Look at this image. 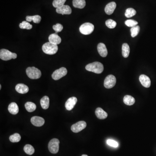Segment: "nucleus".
I'll use <instances>...</instances> for the list:
<instances>
[{"instance_id": "obj_1", "label": "nucleus", "mask_w": 156, "mask_h": 156, "mask_svg": "<svg viewBox=\"0 0 156 156\" xmlns=\"http://www.w3.org/2000/svg\"><path fill=\"white\" fill-rule=\"evenodd\" d=\"M86 69L88 71L92 72L97 74H100L103 71L104 66L101 62H95L86 65Z\"/></svg>"}, {"instance_id": "obj_2", "label": "nucleus", "mask_w": 156, "mask_h": 156, "mask_svg": "<svg viewBox=\"0 0 156 156\" xmlns=\"http://www.w3.org/2000/svg\"><path fill=\"white\" fill-rule=\"evenodd\" d=\"M42 50L44 53L48 55H54L57 53L58 50V46L50 42H47L43 45Z\"/></svg>"}, {"instance_id": "obj_3", "label": "nucleus", "mask_w": 156, "mask_h": 156, "mask_svg": "<svg viewBox=\"0 0 156 156\" xmlns=\"http://www.w3.org/2000/svg\"><path fill=\"white\" fill-rule=\"evenodd\" d=\"M26 72L28 77L32 80L39 79L41 76V71L35 67H28Z\"/></svg>"}, {"instance_id": "obj_4", "label": "nucleus", "mask_w": 156, "mask_h": 156, "mask_svg": "<svg viewBox=\"0 0 156 156\" xmlns=\"http://www.w3.org/2000/svg\"><path fill=\"white\" fill-rule=\"evenodd\" d=\"M17 57V54L12 53L7 50L3 49L0 50V58L3 60L7 61L11 59H15Z\"/></svg>"}, {"instance_id": "obj_5", "label": "nucleus", "mask_w": 156, "mask_h": 156, "mask_svg": "<svg viewBox=\"0 0 156 156\" xmlns=\"http://www.w3.org/2000/svg\"><path fill=\"white\" fill-rule=\"evenodd\" d=\"M94 29V26L90 23H83L80 27L81 33L84 35H89L93 32Z\"/></svg>"}, {"instance_id": "obj_6", "label": "nucleus", "mask_w": 156, "mask_h": 156, "mask_svg": "<svg viewBox=\"0 0 156 156\" xmlns=\"http://www.w3.org/2000/svg\"><path fill=\"white\" fill-rule=\"evenodd\" d=\"M60 141L58 139L54 138L50 140L48 144V149L51 153L56 154L59 151Z\"/></svg>"}, {"instance_id": "obj_7", "label": "nucleus", "mask_w": 156, "mask_h": 156, "mask_svg": "<svg viewBox=\"0 0 156 156\" xmlns=\"http://www.w3.org/2000/svg\"><path fill=\"white\" fill-rule=\"evenodd\" d=\"M67 69L65 67H61L55 71L52 75V77L55 80H58L67 74Z\"/></svg>"}, {"instance_id": "obj_8", "label": "nucleus", "mask_w": 156, "mask_h": 156, "mask_svg": "<svg viewBox=\"0 0 156 156\" xmlns=\"http://www.w3.org/2000/svg\"><path fill=\"white\" fill-rule=\"evenodd\" d=\"M116 82L115 77L113 75H108L105 78L104 85L106 88H111L115 86Z\"/></svg>"}, {"instance_id": "obj_9", "label": "nucleus", "mask_w": 156, "mask_h": 156, "mask_svg": "<svg viewBox=\"0 0 156 156\" xmlns=\"http://www.w3.org/2000/svg\"><path fill=\"white\" fill-rule=\"evenodd\" d=\"M86 123L84 121H80L72 126L71 129L74 133H78L86 127Z\"/></svg>"}, {"instance_id": "obj_10", "label": "nucleus", "mask_w": 156, "mask_h": 156, "mask_svg": "<svg viewBox=\"0 0 156 156\" xmlns=\"http://www.w3.org/2000/svg\"><path fill=\"white\" fill-rule=\"evenodd\" d=\"M77 102V99L75 97L70 98L66 101L65 103V107L68 111L72 110Z\"/></svg>"}, {"instance_id": "obj_11", "label": "nucleus", "mask_w": 156, "mask_h": 156, "mask_svg": "<svg viewBox=\"0 0 156 156\" xmlns=\"http://www.w3.org/2000/svg\"><path fill=\"white\" fill-rule=\"evenodd\" d=\"M31 122L33 125L37 127H41L44 124L45 120L42 117L34 116L31 119Z\"/></svg>"}, {"instance_id": "obj_12", "label": "nucleus", "mask_w": 156, "mask_h": 156, "mask_svg": "<svg viewBox=\"0 0 156 156\" xmlns=\"http://www.w3.org/2000/svg\"><path fill=\"white\" fill-rule=\"evenodd\" d=\"M56 12L59 14H70L72 13V9L69 6L64 5L59 8H56Z\"/></svg>"}, {"instance_id": "obj_13", "label": "nucleus", "mask_w": 156, "mask_h": 156, "mask_svg": "<svg viewBox=\"0 0 156 156\" xmlns=\"http://www.w3.org/2000/svg\"><path fill=\"white\" fill-rule=\"evenodd\" d=\"M139 80L143 86L149 88L151 86V81L149 77L145 75H141L139 77Z\"/></svg>"}, {"instance_id": "obj_14", "label": "nucleus", "mask_w": 156, "mask_h": 156, "mask_svg": "<svg viewBox=\"0 0 156 156\" xmlns=\"http://www.w3.org/2000/svg\"><path fill=\"white\" fill-rule=\"evenodd\" d=\"M97 50L99 54L102 57H106L108 55V50L104 44L99 43L98 45Z\"/></svg>"}, {"instance_id": "obj_15", "label": "nucleus", "mask_w": 156, "mask_h": 156, "mask_svg": "<svg viewBox=\"0 0 156 156\" xmlns=\"http://www.w3.org/2000/svg\"><path fill=\"white\" fill-rule=\"evenodd\" d=\"M49 40L50 43L57 45L61 42V38L57 33H53L49 37Z\"/></svg>"}, {"instance_id": "obj_16", "label": "nucleus", "mask_w": 156, "mask_h": 156, "mask_svg": "<svg viewBox=\"0 0 156 156\" xmlns=\"http://www.w3.org/2000/svg\"><path fill=\"white\" fill-rule=\"evenodd\" d=\"M15 89L19 93L23 94L27 93L29 91L28 87L25 84L22 83L17 84L15 87Z\"/></svg>"}, {"instance_id": "obj_17", "label": "nucleus", "mask_w": 156, "mask_h": 156, "mask_svg": "<svg viewBox=\"0 0 156 156\" xmlns=\"http://www.w3.org/2000/svg\"><path fill=\"white\" fill-rule=\"evenodd\" d=\"M116 7V4L115 2H112L106 5L104 11L105 13L108 15H111L114 11Z\"/></svg>"}, {"instance_id": "obj_18", "label": "nucleus", "mask_w": 156, "mask_h": 156, "mask_svg": "<svg viewBox=\"0 0 156 156\" xmlns=\"http://www.w3.org/2000/svg\"><path fill=\"white\" fill-rule=\"evenodd\" d=\"M96 116L100 119H104L108 117V114L101 108H98L95 112Z\"/></svg>"}, {"instance_id": "obj_19", "label": "nucleus", "mask_w": 156, "mask_h": 156, "mask_svg": "<svg viewBox=\"0 0 156 156\" xmlns=\"http://www.w3.org/2000/svg\"><path fill=\"white\" fill-rule=\"evenodd\" d=\"M8 110L11 114H16L19 112V108L16 103L12 102L8 106Z\"/></svg>"}, {"instance_id": "obj_20", "label": "nucleus", "mask_w": 156, "mask_h": 156, "mask_svg": "<svg viewBox=\"0 0 156 156\" xmlns=\"http://www.w3.org/2000/svg\"><path fill=\"white\" fill-rule=\"evenodd\" d=\"M72 4L76 8L82 9L86 6V2L85 0H73Z\"/></svg>"}, {"instance_id": "obj_21", "label": "nucleus", "mask_w": 156, "mask_h": 156, "mask_svg": "<svg viewBox=\"0 0 156 156\" xmlns=\"http://www.w3.org/2000/svg\"><path fill=\"white\" fill-rule=\"evenodd\" d=\"M40 104L41 107L44 109L48 108L50 105V99L48 97L45 96L40 100Z\"/></svg>"}, {"instance_id": "obj_22", "label": "nucleus", "mask_w": 156, "mask_h": 156, "mask_svg": "<svg viewBox=\"0 0 156 156\" xmlns=\"http://www.w3.org/2000/svg\"><path fill=\"white\" fill-rule=\"evenodd\" d=\"M130 48L129 45L126 43H125L122 45V54L124 58H127L129 55Z\"/></svg>"}, {"instance_id": "obj_23", "label": "nucleus", "mask_w": 156, "mask_h": 156, "mask_svg": "<svg viewBox=\"0 0 156 156\" xmlns=\"http://www.w3.org/2000/svg\"><path fill=\"white\" fill-rule=\"evenodd\" d=\"M26 21L27 22H31L32 21L34 23H40L41 20V17L39 15H34V16H27L26 17Z\"/></svg>"}, {"instance_id": "obj_24", "label": "nucleus", "mask_w": 156, "mask_h": 156, "mask_svg": "<svg viewBox=\"0 0 156 156\" xmlns=\"http://www.w3.org/2000/svg\"><path fill=\"white\" fill-rule=\"evenodd\" d=\"M124 103L126 105H132L135 102V98L129 95H126L123 98Z\"/></svg>"}, {"instance_id": "obj_25", "label": "nucleus", "mask_w": 156, "mask_h": 156, "mask_svg": "<svg viewBox=\"0 0 156 156\" xmlns=\"http://www.w3.org/2000/svg\"><path fill=\"white\" fill-rule=\"evenodd\" d=\"M25 108L27 111H28L29 112H33L36 110V104L32 102H27L25 104Z\"/></svg>"}, {"instance_id": "obj_26", "label": "nucleus", "mask_w": 156, "mask_h": 156, "mask_svg": "<svg viewBox=\"0 0 156 156\" xmlns=\"http://www.w3.org/2000/svg\"><path fill=\"white\" fill-rule=\"evenodd\" d=\"M23 150L27 154L29 155H32L35 152L33 147L30 145H26L23 148Z\"/></svg>"}, {"instance_id": "obj_27", "label": "nucleus", "mask_w": 156, "mask_h": 156, "mask_svg": "<svg viewBox=\"0 0 156 156\" xmlns=\"http://www.w3.org/2000/svg\"><path fill=\"white\" fill-rule=\"evenodd\" d=\"M21 139V137L18 133H15L12 135L10 136L9 137V140L10 141L13 143H17L19 142Z\"/></svg>"}, {"instance_id": "obj_28", "label": "nucleus", "mask_w": 156, "mask_h": 156, "mask_svg": "<svg viewBox=\"0 0 156 156\" xmlns=\"http://www.w3.org/2000/svg\"><path fill=\"white\" fill-rule=\"evenodd\" d=\"M136 14V11L132 8H128L125 13V16L128 18L132 17Z\"/></svg>"}, {"instance_id": "obj_29", "label": "nucleus", "mask_w": 156, "mask_h": 156, "mask_svg": "<svg viewBox=\"0 0 156 156\" xmlns=\"http://www.w3.org/2000/svg\"><path fill=\"white\" fill-rule=\"evenodd\" d=\"M140 27L139 26H135L132 27L131 29V36L132 37H135L138 35L140 31Z\"/></svg>"}, {"instance_id": "obj_30", "label": "nucleus", "mask_w": 156, "mask_h": 156, "mask_svg": "<svg viewBox=\"0 0 156 156\" xmlns=\"http://www.w3.org/2000/svg\"><path fill=\"white\" fill-rule=\"evenodd\" d=\"M66 0H54L53 5L55 8H59L64 5Z\"/></svg>"}, {"instance_id": "obj_31", "label": "nucleus", "mask_w": 156, "mask_h": 156, "mask_svg": "<svg viewBox=\"0 0 156 156\" xmlns=\"http://www.w3.org/2000/svg\"><path fill=\"white\" fill-rule=\"evenodd\" d=\"M19 27L20 28L27 29H31L33 27L32 25L29 24V23L27 21H23L21 23H20Z\"/></svg>"}, {"instance_id": "obj_32", "label": "nucleus", "mask_w": 156, "mask_h": 156, "mask_svg": "<svg viewBox=\"0 0 156 156\" xmlns=\"http://www.w3.org/2000/svg\"><path fill=\"white\" fill-rule=\"evenodd\" d=\"M105 24L109 28L113 29L117 25V23L115 21L112 19H108L105 22Z\"/></svg>"}, {"instance_id": "obj_33", "label": "nucleus", "mask_w": 156, "mask_h": 156, "mask_svg": "<svg viewBox=\"0 0 156 156\" xmlns=\"http://www.w3.org/2000/svg\"><path fill=\"white\" fill-rule=\"evenodd\" d=\"M125 24L128 27H132L137 26L138 24V22L135 20H128L125 21Z\"/></svg>"}, {"instance_id": "obj_34", "label": "nucleus", "mask_w": 156, "mask_h": 156, "mask_svg": "<svg viewBox=\"0 0 156 156\" xmlns=\"http://www.w3.org/2000/svg\"><path fill=\"white\" fill-rule=\"evenodd\" d=\"M53 29L55 31L56 33L60 32L63 29V26L60 23H57L56 25H54L53 27Z\"/></svg>"}, {"instance_id": "obj_35", "label": "nucleus", "mask_w": 156, "mask_h": 156, "mask_svg": "<svg viewBox=\"0 0 156 156\" xmlns=\"http://www.w3.org/2000/svg\"><path fill=\"white\" fill-rule=\"evenodd\" d=\"M107 144L108 145L114 147H117L119 146L118 142H116L114 140H111V139H108L107 140Z\"/></svg>"}, {"instance_id": "obj_36", "label": "nucleus", "mask_w": 156, "mask_h": 156, "mask_svg": "<svg viewBox=\"0 0 156 156\" xmlns=\"http://www.w3.org/2000/svg\"><path fill=\"white\" fill-rule=\"evenodd\" d=\"M82 156H88V155H86V154H83V155H82Z\"/></svg>"}, {"instance_id": "obj_37", "label": "nucleus", "mask_w": 156, "mask_h": 156, "mask_svg": "<svg viewBox=\"0 0 156 156\" xmlns=\"http://www.w3.org/2000/svg\"><path fill=\"white\" fill-rule=\"evenodd\" d=\"M1 85H0V89H1Z\"/></svg>"}]
</instances>
